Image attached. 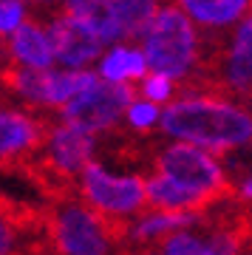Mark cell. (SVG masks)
I'll use <instances>...</instances> for the list:
<instances>
[{
	"mask_svg": "<svg viewBox=\"0 0 252 255\" xmlns=\"http://www.w3.org/2000/svg\"><path fill=\"white\" fill-rule=\"evenodd\" d=\"M34 227H40L34 210L0 196V255H17L23 238Z\"/></svg>",
	"mask_w": 252,
	"mask_h": 255,
	"instance_id": "cell-16",
	"label": "cell"
},
{
	"mask_svg": "<svg viewBox=\"0 0 252 255\" xmlns=\"http://www.w3.org/2000/svg\"><path fill=\"white\" fill-rule=\"evenodd\" d=\"M119 14V23L125 28V37L142 40L144 28L150 26V20L167 6L164 0H114Z\"/></svg>",
	"mask_w": 252,
	"mask_h": 255,
	"instance_id": "cell-18",
	"label": "cell"
},
{
	"mask_svg": "<svg viewBox=\"0 0 252 255\" xmlns=\"http://www.w3.org/2000/svg\"><path fill=\"white\" fill-rule=\"evenodd\" d=\"M179 9L204 28H227L252 14V0H179Z\"/></svg>",
	"mask_w": 252,
	"mask_h": 255,
	"instance_id": "cell-13",
	"label": "cell"
},
{
	"mask_svg": "<svg viewBox=\"0 0 252 255\" xmlns=\"http://www.w3.org/2000/svg\"><path fill=\"white\" fill-rule=\"evenodd\" d=\"M125 119H127V125L136 128V130H150L156 122H162V111H159V105H153V102L136 100L133 105L127 108Z\"/></svg>",
	"mask_w": 252,
	"mask_h": 255,
	"instance_id": "cell-20",
	"label": "cell"
},
{
	"mask_svg": "<svg viewBox=\"0 0 252 255\" xmlns=\"http://www.w3.org/2000/svg\"><path fill=\"white\" fill-rule=\"evenodd\" d=\"M48 40L54 48V60L60 65H65L68 71H82L88 63H94L102 54V40H99L91 28H85L82 23L65 17L63 11H57L54 17L48 20Z\"/></svg>",
	"mask_w": 252,
	"mask_h": 255,
	"instance_id": "cell-7",
	"label": "cell"
},
{
	"mask_svg": "<svg viewBox=\"0 0 252 255\" xmlns=\"http://www.w3.org/2000/svg\"><path fill=\"white\" fill-rule=\"evenodd\" d=\"M82 201L99 216L122 221L147 207V182L142 176H114L99 162H88L80 173Z\"/></svg>",
	"mask_w": 252,
	"mask_h": 255,
	"instance_id": "cell-5",
	"label": "cell"
},
{
	"mask_svg": "<svg viewBox=\"0 0 252 255\" xmlns=\"http://www.w3.org/2000/svg\"><path fill=\"white\" fill-rule=\"evenodd\" d=\"M122 233V221L99 216L85 201L60 199L48 219V236L60 255H114V244Z\"/></svg>",
	"mask_w": 252,
	"mask_h": 255,
	"instance_id": "cell-3",
	"label": "cell"
},
{
	"mask_svg": "<svg viewBox=\"0 0 252 255\" xmlns=\"http://www.w3.org/2000/svg\"><path fill=\"white\" fill-rule=\"evenodd\" d=\"M60 11L91 28L102 43H117L125 37L114 0H60Z\"/></svg>",
	"mask_w": 252,
	"mask_h": 255,
	"instance_id": "cell-11",
	"label": "cell"
},
{
	"mask_svg": "<svg viewBox=\"0 0 252 255\" xmlns=\"http://www.w3.org/2000/svg\"><path fill=\"white\" fill-rule=\"evenodd\" d=\"M213 88L218 94L252 88V14L244 23H238L235 34L230 37L221 63L213 74Z\"/></svg>",
	"mask_w": 252,
	"mask_h": 255,
	"instance_id": "cell-10",
	"label": "cell"
},
{
	"mask_svg": "<svg viewBox=\"0 0 252 255\" xmlns=\"http://www.w3.org/2000/svg\"><path fill=\"white\" fill-rule=\"evenodd\" d=\"M23 26V3L17 0H0V40L14 34Z\"/></svg>",
	"mask_w": 252,
	"mask_h": 255,
	"instance_id": "cell-21",
	"label": "cell"
},
{
	"mask_svg": "<svg viewBox=\"0 0 252 255\" xmlns=\"http://www.w3.org/2000/svg\"><path fill=\"white\" fill-rule=\"evenodd\" d=\"M147 74H150V68H147L144 54L127 46L111 48L99 63V77L108 82H133V80L142 82Z\"/></svg>",
	"mask_w": 252,
	"mask_h": 255,
	"instance_id": "cell-17",
	"label": "cell"
},
{
	"mask_svg": "<svg viewBox=\"0 0 252 255\" xmlns=\"http://www.w3.org/2000/svg\"><path fill=\"white\" fill-rule=\"evenodd\" d=\"M147 182V204L153 210H170V213H204L213 201L204 199L201 193L190 190L184 184L173 182L162 173H153Z\"/></svg>",
	"mask_w": 252,
	"mask_h": 255,
	"instance_id": "cell-14",
	"label": "cell"
},
{
	"mask_svg": "<svg viewBox=\"0 0 252 255\" xmlns=\"http://www.w3.org/2000/svg\"><path fill=\"white\" fill-rule=\"evenodd\" d=\"M204 213H170V210H153L136 219L130 227V241L144 244V241H159V238H170L176 233H184L193 224H201Z\"/></svg>",
	"mask_w": 252,
	"mask_h": 255,
	"instance_id": "cell-15",
	"label": "cell"
},
{
	"mask_svg": "<svg viewBox=\"0 0 252 255\" xmlns=\"http://www.w3.org/2000/svg\"><path fill=\"white\" fill-rule=\"evenodd\" d=\"M162 130L176 142L204 147L213 156L252 142V111L227 94H190L162 111Z\"/></svg>",
	"mask_w": 252,
	"mask_h": 255,
	"instance_id": "cell-1",
	"label": "cell"
},
{
	"mask_svg": "<svg viewBox=\"0 0 252 255\" xmlns=\"http://www.w3.org/2000/svg\"><path fill=\"white\" fill-rule=\"evenodd\" d=\"M139 88H142V94H144L147 102H153V105L167 102V105H170L173 94H176V82H173L170 77H164V74H147Z\"/></svg>",
	"mask_w": 252,
	"mask_h": 255,
	"instance_id": "cell-19",
	"label": "cell"
},
{
	"mask_svg": "<svg viewBox=\"0 0 252 255\" xmlns=\"http://www.w3.org/2000/svg\"><path fill=\"white\" fill-rule=\"evenodd\" d=\"M238 190H241L244 199H252V167H250V173H247V179L241 182V187H238Z\"/></svg>",
	"mask_w": 252,
	"mask_h": 255,
	"instance_id": "cell-22",
	"label": "cell"
},
{
	"mask_svg": "<svg viewBox=\"0 0 252 255\" xmlns=\"http://www.w3.org/2000/svg\"><path fill=\"white\" fill-rule=\"evenodd\" d=\"M0 68H3V60H0Z\"/></svg>",
	"mask_w": 252,
	"mask_h": 255,
	"instance_id": "cell-24",
	"label": "cell"
},
{
	"mask_svg": "<svg viewBox=\"0 0 252 255\" xmlns=\"http://www.w3.org/2000/svg\"><path fill=\"white\" fill-rule=\"evenodd\" d=\"M142 54L150 74H164L176 80H190L201 65L204 37L198 34L196 23L176 6L167 3L142 34Z\"/></svg>",
	"mask_w": 252,
	"mask_h": 255,
	"instance_id": "cell-2",
	"label": "cell"
},
{
	"mask_svg": "<svg viewBox=\"0 0 252 255\" xmlns=\"http://www.w3.org/2000/svg\"><path fill=\"white\" fill-rule=\"evenodd\" d=\"M136 102V88L130 82H108L99 77L88 91L74 97L60 114L63 122L77 125L97 136L99 130H111L122 117H127V108Z\"/></svg>",
	"mask_w": 252,
	"mask_h": 255,
	"instance_id": "cell-6",
	"label": "cell"
},
{
	"mask_svg": "<svg viewBox=\"0 0 252 255\" xmlns=\"http://www.w3.org/2000/svg\"><path fill=\"white\" fill-rule=\"evenodd\" d=\"M51 128L26 111H0V164H23L34 150L45 147Z\"/></svg>",
	"mask_w": 252,
	"mask_h": 255,
	"instance_id": "cell-8",
	"label": "cell"
},
{
	"mask_svg": "<svg viewBox=\"0 0 252 255\" xmlns=\"http://www.w3.org/2000/svg\"><path fill=\"white\" fill-rule=\"evenodd\" d=\"M6 51H9L11 63L26 65V68H37V71H48L57 63L48 31L40 23H34V20H23V26L6 43Z\"/></svg>",
	"mask_w": 252,
	"mask_h": 255,
	"instance_id": "cell-12",
	"label": "cell"
},
{
	"mask_svg": "<svg viewBox=\"0 0 252 255\" xmlns=\"http://www.w3.org/2000/svg\"><path fill=\"white\" fill-rule=\"evenodd\" d=\"M17 3H45V0H17Z\"/></svg>",
	"mask_w": 252,
	"mask_h": 255,
	"instance_id": "cell-23",
	"label": "cell"
},
{
	"mask_svg": "<svg viewBox=\"0 0 252 255\" xmlns=\"http://www.w3.org/2000/svg\"><path fill=\"white\" fill-rule=\"evenodd\" d=\"M250 238V219H238L230 224H218L207 236L198 233H176L164 238L162 255H238L241 244Z\"/></svg>",
	"mask_w": 252,
	"mask_h": 255,
	"instance_id": "cell-9",
	"label": "cell"
},
{
	"mask_svg": "<svg viewBox=\"0 0 252 255\" xmlns=\"http://www.w3.org/2000/svg\"><path fill=\"white\" fill-rule=\"evenodd\" d=\"M173 182L184 184L190 190L201 193L204 199L216 201L233 193V184L227 179L224 167L216 156L204 147L187 145V142H173L156 153V170Z\"/></svg>",
	"mask_w": 252,
	"mask_h": 255,
	"instance_id": "cell-4",
	"label": "cell"
}]
</instances>
